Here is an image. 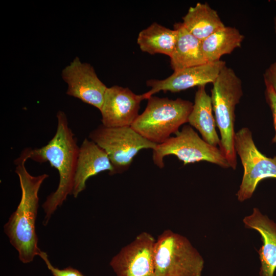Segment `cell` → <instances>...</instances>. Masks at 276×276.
Here are the masks:
<instances>
[{
	"label": "cell",
	"instance_id": "obj_2",
	"mask_svg": "<svg viewBox=\"0 0 276 276\" xmlns=\"http://www.w3.org/2000/svg\"><path fill=\"white\" fill-rule=\"evenodd\" d=\"M28 159L25 149L14 162L21 195L16 210L4 226L10 243L17 251L20 261L25 264L32 262L41 251L38 246L35 227L39 206L38 192L42 183L49 177L45 173L37 176L30 174L25 166Z\"/></svg>",
	"mask_w": 276,
	"mask_h": 276
},
{
	"label": "cell",
	"instance_id": "obj_15",
	"mask_svg": "<svg viewBox=\"0 0 276 276\" xmlns=\"http://www.w3.org/2000/svg\"><path fill=\"white\" fill-rule=\"evenodd\" d=\"M213 111L211 98L205 90V85L198 86L188 123L199 132L203 140L217 147L220 145V139L216 130Z\"/></svg>",
	"mask_w": 276,
	"mask_h": 276
},
{
	"label": "cell",
	"instance_id": "obj_16",
	"mask_svg": "<svg viewBox=\"0 0 276 276\" xmlns=\"http://www.w3.org/2000/svg\"><path fill=\"white\" fill-rule=\"evenodd\" d=\"M174 29L177 31V39L170 57L174 72L207 63L202 53L201 41L190 33L182 22L175 23Z\"/></svg>",
	"mask_w": 276,
	"mask_h": 276
},
{
	"label": "cell",
	"instance_id": "obj_6",
	"mask_svg": "<svg viewBox=\"0 0 276 276\" xmlns=\"http://www.w3.org/2000/svg\"><path fill=\"white\" fill-rule=\"evenodd\" d=\"M169 155H175L184 165L206 161L223 168H231L220 149L206 142L190 125H185L175 136L157 145L153 150L154 164L163 168L164 158Z\"/></svg>",
	"mask_w": 276,
	"mask_h": 276
},
{
	"label": "cell",
	"instance_id": "obj_9",
	"mask_svg": "<svg viewBox=\"0 0 276 276\" xmlns=\"http://www.w3.org/2000/svg\"><path fill=\"white\" fill-rule=\"evenodd\" d=\"M155 241L144 232L122 248L109 263L116 276H156L153 257Z\"/></svg>",
	"mask_w": 276,
	"mask_h": 276
},
{
	"label": "cell",
	"instance_id": "obj_1",
	"mask_svg": "<svg viewBox=\"0 0 276 276\" xmlns=\"http://www.w3.org/2000/svg\"><path fill=\"white\" fill-rule=\"evenodd\" d=\"M56 117V131L48 143L39 148H26L29 159L39 163L49 162L57 170L59 176L56 190L47 197L42 205L45 213L44 225L68 195L72 194L79 151L77 138L69 126L65 112L59 110Z\"/></svg>",
	"mask_w": 276,
	"mask_h": 276
},
{
	"label": "cell",
	"instance_id": "obj_13",
	"mask_svg": "<svg viewBox=\"0 0 276 276\" xmlns=\"http://www.w3.org/2000/svg\"><path fill=\"white\" fill-rule=\"evenodd\" d=\"M106 171L112 175L113 168L108 155L94 141L85 138L79 146L72 195L77 198L85 190L89 177Z\"/></svg>",
	"mask_w": 276,
	"mask_h": 276
},
{
	"label": "cell",
	"instance_id": "obj_14",
	"mask_svg": "<svg viewBox=\"0 0 276 276\" xmlns=\"http://www.w3.org/2000/svg\"><path fill=\"white\" fill-rule=\"evenodd\" d=\"M243 222L247 228L256 230L261 235L262 245L258 250L261 266L260 276H274L276 269V223L258 208L245 216Z\"/></svg>",
	"mask_w": 276,
	"mask_h": 276
},
{
	"label": "cell",
	"instance_id": "obj_22",
	"mask_svg": "<svg viewBox=\"0 0 276 276\" xmlns=\"http://www.w3.org/2000/svg\"><path fill=\"white\" fill-rule=\"evenodd\" d=\"M265 83L270 85L276 93V62L268 67L264 74Z\"/></svg>",
	"mask_w": 276,
	"mask_h": 276
},
{
	"label": "cell",
	"instance_id": "obj_17",
	"mask_svg": "<svg viewBox=\"0 0 276 276\" xmlns=\"http://www.w3.org/2000/svg\"><path fill=\"white\" fill-rule=\"evenodd\" d=\"M182 20L185 28L201 41L225 27L217 12L207 3L190 7Z\"/></svg>",
	"mask_w": 276,
	"mask_h": 276
},
{
	"label": "cell",
	"instance_id": "obj_3",
	"mask_svg": "<svg viewBox=\"0 0 276 276\" xmlns=\"http://www.w3.org/2000/svg\"><path fill=\"white\" fill-rule=\"evenodd\" d=\"M212 84L211 98L216 124L220 133L219 149L231 168L235 170L237 160L235 110L243 95L242 81L232 68L225 66Z\"/></svg>",
	"mask_w": 276,
	"mask_h": 276
},
{
	"label": "cell",
	"instance_id": "obj_4",
	"mask_svg": "<svg viewBox=\"0 0 276 276\" xmlns=\"http://www.w3.org/2000/svg\"><path fill=\"white\" fill-rule=\"evenodd\" d=\"M193 103L187 100L151 96L131 127L148 141L160 144L188 123Z\"/></svg>",
	"mask_w": 276,
	"mask_h": 276
},
{
	"label": "cell",
	"instance_id": "obj_5",
	"mask_svg": "<svg viewBox=\"0 0 276 276\" xmlns=\"http://www.w3.org/2000/svg\"><path fill=\"white\" fill-rule=\"evenodd\" d=\"M153 257L156 276H202V257L186 237L171 230L155 240Z\"/></svg>",
	"mask_w": 276,
	"mask_h": 276
},
{
	"label": "cell",
	"instance_id": "obj_11",
	"mask_svg": "<svg viewBox=\"0 0 276 276\" xmlns=\"http://www.w3.org/2000/svg\"><path fill=\"white\" fill-rule=\"evenodd\" d=\"M225 66V62L220 60L175 71L165 79L148 80L146 84L151 89L145 93L147 100L160 91L177 93L213 83Z\"/></svg>",
	"mask_w": 276,
	"mask_h": 276
},
{
	"label": "cell",
	"instance_id": "obj_8",
	"mask_svg": "<svg viewBox=\"0 0 276 276\" xmlns=\"http://www.w3.org/2000/svg\"><path fill=\"white\" fill-rule=\"evenodd\" d=\"M235 149L243 167V175L236 196L243 202L252 196L259 182L267 178H276V156L268 157L256 146L252 133L247 127L235 134Z\"/></svg>",
	"mask_w": 276,
	"mask_h": 276
},
{
	"label": "cell",
	"instance_id": "obj_12",
	"mask_svg": "<svg viewBox=\"0 0 276 276\" xmlns=\"http://www.w3.org/2000/svg\"><path fill=\"white\" fill-rule=\"evenodd\" d=\"M147 99L145 93L136 95L127 87H108L100 110L102 124L108 127L131 126L139 116L140 103Z\"/></svg>",
	"mask_w": 276,
	"mask_h": 276
},
{
	"label": "cell",
	"instance_id": "obj_18",
	"mask_svg": "<svg viewBox=\"0 0 276 276\" xmlns=\"http://www.w3.org/2000/svg\"><path fill=\"white\" fill-rule=\"evenodd\" d=\"M244 36L234 27H226L217 30L201 41V49L207 62L219 61L225 54L240 48Z\"/></svg>",
	"mask_w": 276,
	"mask_h": 276
},
{
	"label": "cell",
	"instance_id": "obj_21",
	"mask_svg": "<svg viewBox=\"0 0 276 276\" xmlns=\"http://www.w3.org/2000/svg\"><path fill=\"white\" fill-rule=\"evenodd\" d=\"M265 84L266 99L272 112L275 129V135L272 140V142L276 143V93L270 85L267 83Z\"/></svg>",
	"mask_w": 276,
	"mask_h": 276
},
{
	"label": "cell",
	"instance_id": "obj_23",
	"mask_svg": "<svg viewBox=\"0 0 276 276\" xmlns=\"http://www.w3.org/2000/svg\"><path fill=\"white\" fill-rule=\"evenodd\" d=\"M274 30L276 33V16L274 18Z\"/></svg>",
	"mask_w": 276,
	"mask_h": 276
},
{
	"label": "cell",
	"instance_id": "obj_20",
	"mask_svg": "<svg viewBox=\"0 0 276 276\" xmlns=\"http://www.w3.org/2000/svg\"><path fill=\"white\" fill-rule=\"evenodd\" d=\"M39 256L44 261L53 276H85L80 271L72 267L59 269L54 267L49 260L46 252L41 251Z\"/></svg>",
	"mask_w": 276,
	"mask_h": 276
},
{
	"label": "cell",
	"instance_id": "obj_10",
	"mask_svg": "<svg viewBox=\"0 0 276 276\" xmlns=\"http://www.w3.org/2000/svg\"><path fill=\"white\" fill-rule=\"evenodd\" d=\"M61 76L67 85V95L101 110L108 87L89 63L76 57L63 69Z\"/></svg>",
	"mask_w": 276,
	"mask_h": 276
},
{
	"label": "cell",
	"instance_id": "obj_7",
	"mask_svg": "<svg viewBox=\"0 0 276 276\" xmlns=\"http://www.w3.org/2000/svg\"><path fill=\"white\" fill-rule=\"evenodd\" d=\"M88 139L108 155L113 168L112 175L127 170L140 150H154L157 145L144 137L131 126L108 127L101 124L89 133Z\"/></svg>",
	"mask_w": 276,
	"mask_h": 276
},
{
	"label": "cell",
	"instance_id": "obj_19",
	"mask_svg": "<svg viewBox=\"0 0 276 276\" xmlns=\"http://www.w3.org/2000/svg\"><path fill=\"white\" fill-rule=\"evenodd\" d=\"M177 39V31L153 22L142 30L138 35L137 43L141 50L151 55L162 54L171 56Z\"/></svg>",
	"mask_w": 276,
	"mask_h": 276
}]
</instances>
